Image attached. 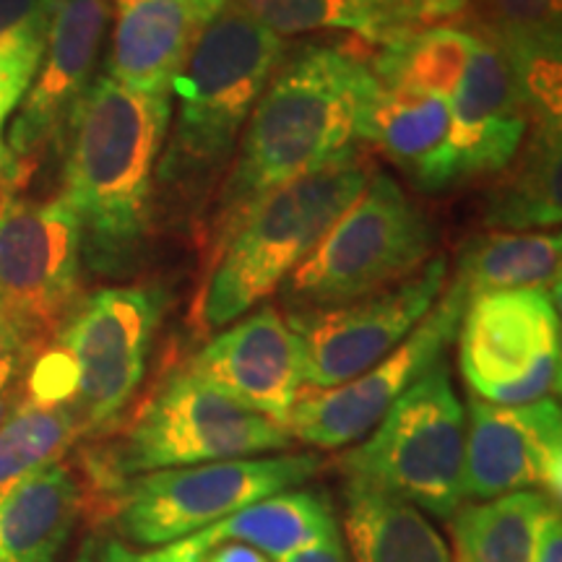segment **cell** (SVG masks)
<instances>
[{
	"label": "cell",
	"mask_w": 562,
	"mask_h": 562,
	"mask_svg": "<svg viewBox=\"0 0 562 562\" xmlns=\"http://www.w3.org/2000/svg\"><path fill=\"white\" fill-rule=\"evenodd\" d=\"M375 87L368 58L351 47L305 45L281 58L216 191L211 258L266 193L321 170L357 144Z\"/></svg>",
	"instance_id": "1"
},
{
	"label": "cell",
	"mask_w": 562,
	"mask_h": 562,
	"mask_svg": "<svg viewBox=\"0 0 562 562\" xmlns=\"http://www.w3.org/2000/svg\"><path fill=\"white\" fill-rule=\"evenodd\" d=\"M404 3H409L419 13V19L427 26L461 19L463 9H467V0H404Z\"/></svg>",
	"instance_id": "33"
},
{
	"label": "cell",
	"mask_w": 562,
	"mask_h": 562,
	"mask_svg": "<svg viewBox=\"0 0 562 562\" xmlns=\"http://www.w3.org/2000/svg\"><path fill=\"white\" fill-rule=\"evenodd\" d=\"M290 446L284 425L180 368L146 398L123 438L102 456L100 480L110 487L138 474L256 459Z\"/></svg>",
	"instance_id": "7"
},
{
	"label": "cell",
	"mask_w": 562,
	"mask_h": 562,
	"mask_svg": "<svg viewBox=\"0 0 562 562\" xmlns=\"http://www.w3.org/2000/svg\"><path fill=\"white\" fill-rule=\"evenodd\" d=\"M284 53V40L237 0H224L209 19L172 81L178 115L157 161V188L167 203L195 206L206 199L235 159L245 125Z\"/></svg>",
	"instance_id": "3"
},
{
	"label": "cell",
	"mask_w": 562,
	"mask_h": 562,
	"mask_svg": "<svg viewBox=\"0 0 562 562\" xmlns=\"http://www.w3.org/2000/svg\"><path fill=\"white\" fill-rule=\"evenodd\" d=\"M76 438L79 427L68 406L40 396L24 398L0 422V497L26 476L60 461Z\"/></svg>",
	"instance_id": "29"
},
{
	"label": "cell",
	"mask_w": 562,
	"mask_h": 562,
	"mask_svg": "<svg viewBox=\"0 0 562 562\" xmlns=\"http://www.w3.org/2000/svg\"><path fill=\"white\" fill-rule=\"evenodd\" d=\"M448 258L430 261L398 284L349 305L318 313H290L302 344L305 391H326L362 375L409 336L446 290Z\"/></svg>",
	"instance_id": "14"
},
{
	"label": "cell",
	"mask_w": 562,
	"mask_h": 562,
	"mask_svg": "<svg viewBox=\"0 0 562 562\" xmlns=\"http://www.w3.org/2000/svg\"><path fill=\"white\" fill-rule=\"evenodd\" d=\"M53 0H0V117L9 123L42 66Z\"/></svg>",
	"instance_id": "30"
},
{
	"label": "cell",
	"mask_w": 562,
	"mask_h": 562,
	"mask_svg": "<svg viewBox=\"0 0 562 562\" xmlns=\"http://www.w3.org/2000/svg\"><path fill=\"white\" fill-rule=\"evenodd\" d=\"M438 227L391 175L372 172L318 248L281 284L290 313L349 305L398 284L432 258Z\"/></svg>",
	"instance_id": "5"
},
{
	"label": "cell",
	"mask_w": 562,
	"mask_h": 562,
	"mask_svg": "<svg viewBox=\"0 0 562 562\" xmlns=\"http://www.w3.org/2000/svg\"><path fill=\"white\" fill-rule=\"evenodd\" d=\"M74 562H347V550L331 501L294 487L170 544L89 537Z\"/></svg>",
	"instance_id": "10"
},
{
	"label": "cell",
	"mask_w": 562,
	"mask_h": 562,
	"mask_svg": "<svg viewBox=\"0 0 562 562\" xmlns=\"http://www.w3.org/2000/svg\"><path fill=\"white\" fill-rule=\"evenodd\" d=\"M456 339L474 398L501 406L547 398L560 385V292L474 294Z\"/></svg>",
	"instance_id": "11"
},
{
	"label": "cell",
	"mask_w": 562,
	"mask_h": 562,
	"mask_svg": "<svg viewBox=\"0 0 562 562\" xmlns=\"http://www.w3.org/2000/svg\"><path fill=\"white\" fill-rule=\"evenodd\" d=\"M521 149L503 178L490 188L482 224L497 232H539L560 227V125L531 123Z\"/></svg>",
	"instance_id": "24"
},
{
	"label": "cell",
	"mask_w": 562,
	"mask_h": 562,
	"mask_svg": "<svg viewBox=\"0 0 562 562\" xmlns=\"http://www.w3.org/2000/svg\"><path fill=\"white\" fill-rule=\"evenodd\" d=\"M558 232H482L459 250L456 281L469 297L505 290L560 292Z\"/></svg>",
	"instance_id": "25"
},
{
	"label": "cell",
	"mask_w": 562,
	"mask_h": 562,
	"mask_svg": "<svg viewBox=\"0 0 562 562\" xmlns=\"http://www.w3.org/2000/svg\"><path fill=\"white\" fill-rule=\"evenodd\" d=\"M165 311L167 294L157 284L108 286L58 328L53 351L66 368V406L79 435L108 430L133 402Z\"/></svg>",
	"instance_id": "9"
},
{
	"label": "cell",
	"mask_w": 562,
	"mask_h": 562,
	"mask_svg": "<svg viewBox=\"0 0 562 562\" xmlns=\"http://www.w3.org/2000/svg\"><path fill=\"white\" fill-rule=\"evenodd\" d=\"M186 368L284 427L305 389L300 336L273 305L229 323Z\"/></svg>",
	"instance_id": "17"
},
{
	"label": "cell",
	"mask_w": 562,
	"mask_h": 562,
	"mask_svg": "<svg viewBox=\"0 0 562 562\" xmlns=\"http://www.w3.org/2000/svg\"><path fill=\"white\" fill-rule=\"evenodd\" d=\"M459 24L510 63L529 102L531 123L560 125V0H467Z\"/></svg>",
	"instance_id": "19"
},
{
	"label": "cell",
	"mask_w": 562,
	"mask_h": 562,
	"mask_svg": "<svg viewBox=\"0 0 562 562\" xmlns=\"http://www.w3.org/2000/svg\"><path fill=\"white\" fill-rule=\"evenodd\" d=\"M339 531L347 562H451L425 513L355 482L344 484Z\"/></svg>",
	"instance_id": "23"
},
{
	"label": "cell",
	"mask_w": 562,
	"mask_h": 562,
	"mask_svg": "<svg viewBox=\"0 0 562 562\" xmlns=\"http://www.w3.org/2000/svg\"><path fill=\"white\" fill-rule=\"evenodd\" d=\"M474 47V32L463 24L446 21V24L422 26L402 40L378 47L368 63L378 87L417 91L451 102Z\"/></svg>",
	"instance_id": "27"
},
{
	"label": "cell",
	"mask_w": 562,
	"mask_h": 562,
	"mask_svg": "<svg viewBox=\"0 0 562 562\" xmlns=\"http://www.w3.org/2000/svg\"><path fill=\"white\" fill-rule=\"evenodd\" d=\"M558 503L542 492H510L463 503L453 513L451 562H533L542 518Z\"/></svg>",
	"instance_id": "28"
},
{
	"label": "cell",
	"mask_w": 562,
	"mask_h": 562,
	"mask_svg": "<svg viewBox=\"0 0 562 562\" xmlns=\"http://www.w3.org/2000/svg\"><path fill=\"white\" fill-rule=\"evenodd\" d=\"M108 21V0H53L45 58L3 138L9 172L0 186L19 188L32 161L66 136L70 117L94 83Z\"/></svg>",
	"instance_id": "15"
},
{
	"label": "cell",
	"mask_w": 562,
	"mask_h": 562,
	"mask_svg": "<svg viewBox=\"0 0 562 562\" xmlns=\"http://www.w3.org/2000/svg\"><path fill=\"white\" fill-rule=\"evenodd\" d=\"M81 227L66 201L0 186V313L32 344L66 323L81 284Z\"/></svg>",
	"instance_id": "12"
},
{
	"label": "cell",
	"mask_w": 562,
	"mask_h": 562,
	"mask_svg": "<svg viewBox=\"0 0 562 562\" xmlns=\"http://www.w3.org/2000/svg\"><path fill=\"white\" fill-rule=\"evenodd\" d=\"M321 469L315 453H279L131 476L110 484L112 529L133 547L178 542L252 503L302 487Z\"/></svg>",
	"instance_id": "8"
},
{
	"label": "cell",
	"mask_w": 562,
	"mask_h": 562,
	"mask_svg": "<svg viewBox=\"0 0 562 562\" xmlns=\"http://www.w3.org/2000/svg\"><path fill=\"white\" fill-rule=\"evenodd\" d=\"M378 167L360 144L252 206L211 258L201 294L203 328H227L269 300L355 203Z\"/></svg>",
	"instance_id": "4"
},
{
	"label": "cell",
	"mask_w": 562,
	"mask_h": 562,
	"mask_svg": "<svg viewBox=\"0 0 562 562\" xmlns=\"http://www.w3.org/2000/svg\"><path fill=\"white\" fill-rule=\"evenodd\" d=\"M448 133H451L448 100L375 87L362 112L357 140L378 146L422 191H446Z\"/></svg>",
	"instance_id": "21"
},
{
	"label": "cell",
	"mask_w": 562,
	"mask_h": 562,
	"mask_svg": "<svg viewBox=\"0 0 562 562\" xmlns=\"http://www.w3.org/2000/svg\"><path fill=\"white\" fill-rule=\"evenodd\" d=\"M533 562H562V524L560 510L552 508L539 524Z\"/></svg>",
	"instance_id": "32"
},
{
	"label": "cell",
	"mask_w": 562,
	"mask_h": 562,
	"mask_svg": "<svg viewBox=\"0 0 562 562\" xmlns=\"http://www.w3.org/2000/svg\"><path fill=\"white\" fill-rule=\"evenodd\" d=\"M531 128L521 81L495 47L476 37L463 79L451 97L448 188L503 172Z\"/></svg>",
	"instance_id": "18"
},
{
	"label": "cell",
	"mask_w": 562,
	"mask_h": 562,
	"mask_svg": "<svg viewBox=\"0 0 562 562\" xmlns=\"http://www.w3.org/2000/svg\"><path fill=\"white\" fill-rule=\"evenodd\" d=\"M341 474L446 521L467 503V409L446 362L427 370L341 456Z\"/></svg>",
	"instance_id": "6"
},
{
	"label": "cell",
	"mask_w": 562,
	"mask_h": 562,
	"mask_svg": "<svg viewBox=\"0 0 562 562\" xmlns=\"http://www.w3.org/2000/svg\"><path fill=\"white\" fill-rule=\"evenodd\" d=\"M279 37L351 32L370 45H389L427 26L404 0H237Z\"/></svg>",
	"instance_id": "26"
},
{
	"label": "cell",
	"mask_w": 562,
	"mask_h": 562,
	"mask_svg": "<svg viewBox=\"0 0 562 562\" xmlns=\"http://www.w3.org/2000/svg\"><path fill=\"white\" fill-rule=\"evenodd\" d=\"M81 505V484L63 461L26 476L0 497V562L58 560Z\"/></svg>",
	"instance_id": "22"
},
{
	"label": "cell",
	"mask_w": 562,
	"mask_h": 562,
	"mask_svg": "<svg viewBox=\"0 0 562 562\" xmlns=\"http://www.w3.org/2000/svg\"><path fill=\"white\" fill-rule=\"evenodd\" d=\"M170 123L172 97L140 94L108 74L70 117L60 199L79 220L81 256L97 273L125 277L149 248Z\"/></svg>",
	"instance_id": "2"
},
{
	"label": "cell",
	"mask_w": 562,
	"mask_h": 562,
	"mask_svg": "<svg viewBox=\"0 0 562 562\" xmlns=\"http://www.w3.org/2000/svg\"><path fill=\"white\" fill-rule=\"evenodd\" d=\"M467 302L469 292L453 279L430 313L389 357L336 389L302 393L286 419V432L292 440L321 451H336L360 442L406 389L442 362L448 344L459 334Z\"/></svg>",
	"instance_id": "13"
},
{
	"label": "cell",
	"mask_w": 562,
	"mask_h": 562,
	"mask_svg": "<svg viewBox=\"0 0 562 562\" xmlns=\"http://www.w3.org/2000/svg\"><path fill=\"white\" fill-rule=\"evenodd\" d=\"M30 347L34 344L0 313V409L5 406V396H9L13 381L24 368Z\"/></svg>",
	"instance_id": "31"
},
{
	"label": "cell",
	"mask_w": 562,
	"mask_h": 562,
	"mask_svg": "<svg viewBox=\"0 0 562 562\" xmlns=\"http://www.w3.org/2000/svg\"><path fill=\"white\" fill-rule=\"evenodd\" d=\"M224 0H115L108 76L149 97H172V81Z\"/></svg>",
	"instance_id": "20"
},
{
	"label": "cell",
	"mask_w": 562,
	"mask_h": 562,
	"mask_svg": "<svg viewBox=\"0 0 562 562\" xmlns=\"http://www.w3.org/2000/svg\"><path fill=\"white\" fill-rule=\"evenodd\" d=\"M510 492H542L560 503L562 414L552 396L518 406L469 402L467 497Z\"/></svg>",
	"instance_id": "16"
}]
</instances>
